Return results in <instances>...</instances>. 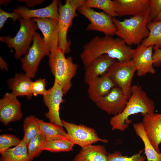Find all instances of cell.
Segmentation results:
<instances>
[{
	"label": "cell",
	"instance_id": "cell-1",
	"mask_svg": "<svg viewBox=\"0 0 161 161\" xmlns=\"http://www.w3.org/2000/svg\"><path fill=\"white\" fill-rule=\"evenodd\" d=\"M134 49L127 45L119 38L112 36H96L85 44L80 55L84 67L100 55L106 54L117 61L124 62L132 60Z\"/></svg>",
	"mask_w": 161,
	"mask_h": 161
},
{
	"label": "cell",
	"instance_id": "cell-2",
	"mask_svg": "<svg viewBox=\"0 0 161 161\" xmlns=\"http://www.w3.org/2000/svg\"><path fill=\"white\" fill-rule=\"evenodd\" d=\"M155 110L153 100L148 96L140 86L134 85L132 86L131 96L123 110L110 119L112 129L124 131L132 122L129 119L130 116L138 113L143 116L154 113Z\"/></svg>",
	"mask_w": 161,
	"mask_h": 161
},
{
	"label": "cell",
	"instance_id": "cell-3",
	"mask_svg": "<svg viewBox=\"0 0 161 161\" xmlns=\"http://www.w3.org/2000/svg\"><path fill=\"white\" fill-rule=\"evenodd\" d=\"M150 13V11L144 15L131 16L123 21L113 18L117 30L115 35L129 46L140 44L149 34L147 25L152 21Z\"/></svg>",
	"mask_w": 161,
	"mask_h": 161
},
{
	"label": "cell",
	"instance_id": "cell-4",
	"mask_svg": "<svg viewBox=\"0 0 161 161\" xmlns=\"http://www.w3.org/2000/svg\"><path fill=\"white\" fill-rule=\"evenodd\" d=\"M64 52L58 47L49 55V64L55 81L61 87L66 95L72 86L71 80L75 76L78 65L72 58H66Z\"/></svg>",
	"mask_w": 161,
	"mask_h": 161
},
{
	"label": "cell",
	"instance_id": "cell-5",
	"mask_svg": "<svg viewBox=\"0 0 161 161\" xmlns=\"http://www.w3.org/2000/svg\"><path fill=\"white\" fill-rule=\"evenodd\" d=\"M19 29L13 37L10 35L0 37V40L6 43L10 48L15 51V57L18 59L26 54L33 41L36 30L38 28L36 23L32 18H21Z\"/></svg>",
	"mask_w": 161,
	"mask_h": 161
},
{
	"label": "cell",
	"instance_id": "cell-6",
	"mask_svg": "<svg viewBox=\"0 0 161 161\" xmlns=\"http://www.w3.org/2000/svg\"><path fill=\"white\" fill-rule=\"evenodd\" d=\"M50 53L43 38L36 32L32 45L27 53L21 58L22 68L26 75L30 78H34L41 60L45 56H49Z\"/></svg>",
	"mask_w": 161,
	"mask_h": 161
},
{
	"label": "cell",
	"instance_id": "cell-7",
	"mask_svg": "<svg viewBox=\"0 0 161 161\" xmlns=\"http://www.w3.org/2000/svg\"><path fill=\"white\" fill-rule=\"evenodd\" d=\"M136 69L131 60L124 62L116 61L107 72L116 86L120 89L129 99L131 93V83Z\"/></svg>",
	"mask_w": 161,
	"mask_h": 161
},
{
	"label": "cell",
	"instance_id": "cell-8",
	"mask_svg": "<svg viewBox=\"0 0 161 161\" xmlns=\"http://www.w3.org/2000/svg\"><path fill=\"white\" fill-rule=\"evenodd\" d=\"M77 9L71 3L70 0H66L64 4L59 1V3L58 27V47L65 53L70 52L71 41L67 38L69 29L71 27L74 18L78 16Z\"/></svg>",
	"mask_w": 161,
	"mask_h": 161
},
{
	"label": "cell",
	"instance_id": "cell-9",
	"mask_svg": "<svg viewBox=\"0 0 161 161\" xmlns=\"http://www.w3.org/2000/svg\"><path fill=\"white\" fill-rule=\"evenodd\" d=\"M63 127L66 129L68 139L74 145L82 148L98 142L107 143L108 140L100 137L93 128L83 125H77L62 120Z\"/></svg>",
	"mask_w": 161,
	"mask_h": 161
},
{
	"label": "cell",
	"instance_id": "cell-10",
	"mask_svg": "<svg viewBox=\"0 0 161 161\" xmlns=\"http://www.w3.org/2000/svg\"><path fill=\"white\" fill-rule=\"evenodd\" d=\"M78 10L90 22L86 27V30L100 32L105 35L113 36L115 34L117 30L113 18L104 12L96 11L84 5L79 8Z\"/></svg>",
	"mask_w": 161,
	"mask_h": 161
},
{
	"label": "cell",
	"instance_id": "cell-11",
	"mask_svg": "<svg viewBox=\"0 0 161 161\" xmlns=\"http://www.w3.org/2000/svg\"><path fill=\"white\" fill-rule=\"evenodd\" d=\"M64 95L60 85L54 81L53 86L47 90L43 96L44 103L48 109V112L45 113L46 117L50 122L62 127L59 110L61 104L64 102L63 98Z\"/></svg>",
	"mask_w": 161,
	"mask_h": 161
},
{
	"label": "cell",
	"instance_id": "cell-12",
	"mask_svg": "<svg viewBox=\"0 0 161 161\" xmlns=\"http://www.w3.org/2000/svg\"><path fill=\"white\" fill-rule=\"evenodd\" d=\"M128 99L120 89L115 86L95 103L108 114L114 116L122 112Z\"/></svg>",
	"mask_w": 161,
	"mask_h": 161
},
{
	"label": "cell",
	"instance_id": "cell-13",
	"mask_svg": "<svg viewBox=\"0 0 161 161\" xmlns=\"http://www.w3.org/2000/svg\"><path fill=\"white\" fill-rule=\"evenodd\" d=\"M152 46L144 47L141 44L134 49L132 60L136 69L137 76L141 77L149 73L154 74L156 71L154 68Z\"/></svg>",
	"mask_w": 161,
	"mask_h": 161
},
{
	"label": "cell",
	"instance_id": "cell-14",
	"mask_svg": "<svg viewBox=\"0 0 161 161\" xmlns=\"http://www.w3.org/2000/svg\"><path fill=\"white\" fill-rule=\"evenodd\" d=\"M22 117L21 103L12 93H7L0 100V120L7 126Z\"/></svg>",
	"mask_w": 161,
	"mask_h": 161
},
{
	"label": "cell",
	"instance_id": "cell-15",
	"mask_svg": "<svg viewBox=\"0 0 161 161\" xmlns=\"http://www.w3.org/2000/svg\"><path fill=\"white\" fill-rule=\"evenodd\" d=\"M118 16L144 15L150 11L151 0H114Z\"/></svg>",
	"mask_w": 161,
	"mask_h": 161
},
{
	"label": "cell",
	"instance_id": "cell-16",
	"mask_svg": "<svg viewBox=\"0 0 161 161\" xmlns=\"http://www.w3.org/2000/svg\"><path fill=\"white\" fill-rule=\"evenodd\" d=\"M43 35V40L50 52L58 47V21L48 18H33Z\"/></svg>",
	"mask_w": 161,
	"mask_h": 161
},
{
	"label": "cell",
	"instance_id": "cell-17",
	"mask_svg": "<svg viewBox=\"0 0 161 161\" xmlns=\"http://www.w3.org/2000/svg\"><path fill=\"white\" fill-rule=\"evenodd\" d=\"M117 60L106 54H103L92 61L84 67V81L88 84L106 73Z\"/></svg>",
	"mask_w": 161,
	"mask_h": 161
},
{
	"label": "cell",
	"instance_id": "cell-18",
	"mask_svg": "<svg viewBox=\"0 0 161 161\" xmlns=\"http://www.w3.org/2000/svg\"><path fill=\"white\" fill-rule=\"evenodd\" d=\"M142 123L146 134L155 149L161 153V113H154L143 116Z\"/></svg>",
	"mask_w": 161,
	"mask_h": 161
},
{
	"label": "cell",
	"instance_id": "cell-19",
	"mask_svg": "<svg viewBox=\"0 0 161 161\" xmlns=\"http://www.w3.org/2000/svg\"><path fill=\"white\" fill-rule=\"evenodd\" d=\"M59 1L54 0L48 6L43 8L31 10L19 6L13 10L24 18H48L58 21Z\"/></svg>",
	"mask_w": 161,
	"mask_h": 161
},
{
	"label": "cell",
	"instance_id": "cell-20",
	"mask_svg": "<svg viewBox=\"0 0 161 161\" xmlns=\"http://www.w3.org/2000/svg\"><path fill=\"white\" fill-rule=\"evenodd\" d=\"M88 85L89 97L95 103L116 86L107 72Z\"/></svg>",
	"mask_w": 161,
	"mask_h": 161
},
{
	"label": "cell",
	"instance_id": "cell-21",
	"mask_svg": "<svg viewBox=\"0 0 161 161\" xmlns=\"http://www.w3.org/2000/svg\"><path fill=\"white\" fill-rule=\"evenodd\" d=\"M31 78L25 74H16L14 77L9 79L8 84L13 94L17 97L25 96L28 99L32 98Z\"/></svg>",
	"mask_w": 161,
	"mask_h": 161
},
{
	"label": "cell",
	"instance_id": "cell-22",
	"mask_svg": "<svg viewBox=\"0 0 161 161\" xmlns=\"http://www.w3.org/2000/svg\"><path fill=\"white\" fill-rule=\"evenodd\" d=\"M105 147L102 145H90L82 148L73 161H107Z\"/></svg>",
	"mask_w": 161,
	"mask_h": 161
},
{
	"label": "cell",
	"instance_id": "cell-23",
	"mask_svg": "<svg viewBox=\"0 0 161 161\" xmlns=\"http://www.w3.org/2000/svg\"><path fill=\"white\" fill-rule=\"evenodd\" d=\"M133 126L136 134L143 143L147 161H161V152H157L152 145L145 131L142 122L134 123Z\"/></svg>",
	"mask_w": 161,
	"mask_h": 161
},
{
	"label": "cell",
	"instance_id": "cell-24",
	"mask_svg": "<svg viewBox=\"0 0 161 161\" xmlns=\"http://www.w3.org/2000/svg\"><path fill=\"white\" fill-rule=\"evenodd\" d=\"M37 120L41 133L44 137L46 141L68 138L67 133L62 126L52 122H46L38 118Z\"/></svg>",
	"mask_w": 161,
	"mask_h": 161
},
{
	"label": "cell",
	"instance_id": "cell-25",
	"mask_svg": "<svg viewBox=\"0 0 161 161\" xmlns=\"http://www.w3.org/2000/svg\"><path fill=\"white\" fill-rule=\"evenodd\" d=\"M1 154V161H31L27 145L22 140L16 146L10 148Z\"/></svg>",
	"mask_w": 161,
	"mask_h": 161
},
{
	"label": "cell",
	"instance_id": "cell-26",
	"mask_svg": "<svg viewBox=\"0 0 161 161\" xmlns=\"http://www.w3.org/2000/svg\"><path fill=\"white\" fill-rule=\"evenodd\" d=\"M147 28L149 31L148 36L140 44L144 47L161 48V21H151L148 23Z\"/></svg>",
	"mask_w": 161,
	"mask_h": 161
},
{
	"label": "cell",
	"instance_id": "cell-27",
	"mask_svg": "<svg viewBox=\"0 0 161 161\" xmlns=\"http://www.w3.org/2000/svg\"><path fill=\"white\" fill-rule=\"evenodd\" d=\"M37 120V118L32 115L27 117L24 120V136L22 140L27 145L32 139L41 134Z\"/></svg>",
	"mask_w": 161,
	"mask_h": 161
},
{
	"label": "cell",
	"instance_id": "cell-28",
	"mask_svg": "<svg viewBox=\"0 0 161 161\" xmlns=\"http://www.w3.org/2000/svg\"><path fill=\"white\" fill-rule=\"evenodd\" d=\"M74 145L68 138L58 139L46 141L42 150L52 152H68L72 150Z\"/></svg>",
	"mask_w": 161,
	"mask_h": 161
},
{
	"label": "cell",
	"instance_id": "cell-29",
	"mask_svg": "<svg viewBox=\"0 0 161 161\" xmlns=\"http://www.w3.org/2000/svg\"><path fill=\"white\" fill-rule=\"evenodd\" d=\"M84 5L90 8H96L103 11L112 18L118 16L115 9L114 1L110 0H87Z\"/></svg>",
	"mask_w": 161,
	"mask_h": 161
},
{
	"label": "cell",
	"instance_id": "cell-30",
	"mask_svg": "<svg viewBox=\"0 0 161 161\" xmlns=\"http://www.w3.org/2000/svg\"><path fill=\"white\" fill-rule=\"evenodd\" d=\"M46 141L44 137L41 134L29 142L27 144V149L31 161L40 155L43 151V147Z\"/></svg>",
	"mask_w": 161,
	"mask_h": 161
},
{
	"label": "cell",
	"instance_id": "cell-31",
	"mask_svg": "<svg viewBox=\"0 0 161 161\" xmlns=\"http://www.w3.org/2000/svg\"><path fill=\"white\" fill-rule=\"evenodd\" d=\"M144 150H140L137 153L130 156L123 155L122 153L116 151L108 154L107 161H145V156L142 154Z\"/></svg>",
	"mask_w": 161,
	"mask_h": 161
},
{
	"label": "cell",
	"instance_id": "cell-32",
	"mask_svg": "<svg viewBox=\"0 0 161 161\" xmlns=\"http://www.w3.org/2000/svg\"><path fill=\"white\" fill-rule=\"evenodd\" d=\"M15 136L9 134H2L0 136V153L1 154L12 146H16L21 142Z\"/></svg>",
	"mask_w": 161,
	"mask_h": 161
},
{
	"label": "cell",
	"instance_id": "cell-33",
	"mask_svg": "<svg viewBox=\"0 0 161 161\" xmlns=\"http://www.w3.org/2000/svg\"><path fill=\"white\" fill-rule=\"evenodd\" d=\"M47 84L45 79L42 78H40L35 81H32L31 89L32 95L36 97L39 95L43 96L47 91L45 88Z\"/></svg>",
	"mask_w": 161,
	"mask_h": 161
},
{
	"label": "cell",
	"instance_id": "cell-34",
	"mask_svg": "<svg viewBox=\"0 0 161 161\" xmlns=\"http://www.w3.org/2000/svg\"><path fill=\"white\" fill-rule=\"evenodd\" d=\"M13 20V23L17 20L21 18L19 14L14 11L12 13L5 12L0 8V29L4 27V24L8 18Z\"/></svg>",
	"mask_w": 161,
	"mask_h": 161
},
{
	"label": "cell",
	"instance_id": "cell-35",
	"mask_svg": "<svg viewBox=\"0 0 161 161\" xmlns=\"http://www.w3.org/2000/svg\"><path fill=\"white\" fill-rule=\"evenodd\" d=\"M161 12V0H151L150 16L154 21Z\"/></svg>",
	"mask_w": 161,
	"mask_h": 161
},
{
	"label": "cell",
	"instance_id": "cell-36",
	"mask_svg": "<svg viewBox=\"0 0 161 161\" xmlns=\"http://www.w3.org/2000/svg\"><path fill=\"white\" fill-rule=\"evenodd\" d=\"M153 48L154 50L153 54L154 66L159 67L161 66V49L156 46H153Z\"/></svg>",
	"mask_w": 161,
	"mask_h": 161
},
{
	"label": "cell",
	"instance_id": "cell-37",
	"mask_svg": "<svg viewBox=\"0 0 161 161\" xmlns=\"http://www.w3.org/2000/svg\"><path fill=\"white\" fill-rule=\"evenodd\" d=\"M18 1L24 2L26 5L28 7H32L36 5L42 4L45 1L44 0H20Z\"/></svg>",
	"mask_w": 161,
	"mask_h": 161
},
{
	"label": "cell",
	"instance_id": "cell-38",
	"mask_svg": "<svg viewBox=\"0 0 161 161\" xmlns=\"http://www.w3.org/2000/svg\"><path fill=\"white\" fill-rule=\"evenodd\" d=\"M0 66L1 69L7 70L8 69L7 64L1 56L0 57Z\"/></svg>",
	"mask_w": 161,
	"mask_h": 161
},
{
	"label": "cell",
	"instance_id": "cell-39",
	"mask_svg": "<svg viewBox=\"0 0 161 161\" xmlns=\"http://www.w3.org/2000/svg\"><path fill=\"white\" fill-rule=\"evenodd\" d=\"M11 1V0H0V4L1 5H7Z\"/></svg>",
	"mask_w": 161,
	"mask_h": 161
},
{
	"label": "cell",
	"instance_id": "cell-40",
	"mask_svg": "<svg viewBox=\"0 0 161 161\" xmlns=\"http://www.w3.org/2000/svg\"><path fill=\"white\" fill-rule=\"evenodd\" d=\"M156 21H161V12L158 17L154 20Z\"/></svg>",
	"mask_w": 161,
	"mask_h": 161
}]
</instances>
